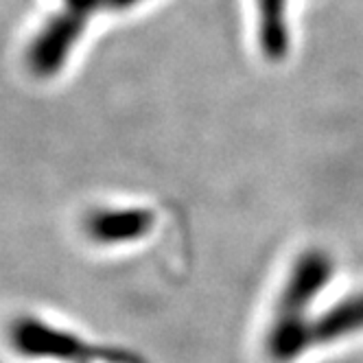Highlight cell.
<instances>
[{"instance_id": "7a4b0ae2", "label": "cell", "mask_w": 363, "mask_h": 363, "mask_svg": "<svg viewBox=\"0 0 363 363\" xmlns=\"http://www.w3.org/2000/svg\"><path fill=\"white\" fill-rule=\"evenodd\" d=\"M143 0H66L64 9L50 18L29 48V66L40 77H53L68 62L88 27V20L101 11H125Z\"/></svg>"}, {"instance_id": "5b68a950", "label": "cell", "mask_w": 363, "mask_h": 363, "mask_svg": "<svg viewBox=\"0 0 363 363\" xmlns=\"http://www.w3.org/2000/svg\"><path fill=\"white\" fill-rule=\"evenodd\" d=\"M363 330V291L330 306L326 313L313 320L311 344H330Z\"/></svg>"}, {"instance_id": "8992f818", "label": "cell", "mask_w": 363, "mask_h": 363, "mask_svg": "<svg viewBox=\"0 0 363 363\" xmlns=\"http://www.w3.org/2000/svg\"><path fill=\"white\" fill-rule=\"evenodd\" d=\"M258 7V44L263 55L280 62L289 50L287 0H256Z\"/></svg>"}, {"instance_id": "6da1fadb", "label": "cell", "mask_w": 363, "mask_h": 363, "mask_svg": "<svg viewBox=\"0 0 363 363\" xmlns=\"http://www.w3.org/2000/svg\"><path fill=\"white\" fill-rule=\"evenodd\" d=\"M330 278L333 261L322 250H308L294 265L265 335V352L274 363H289L313 348L311 344L313 322L308 320V308Z\"/></svg>"}, {"instance_id": "3957f363", "label": "cell", "mask_w": 363, "mask_h": 363, "mask_svg": "<svg viewBox=\"0 0 363 363\" xmlns=\"http://www.w3.org/2000/svg\"><path fill=\"white\" fill-rule=\"evenodd\" d=\"M11 342L18 352L27 357H46V359H60L66 363H136L129 354L110 350V348H96L74 335L57 330L53 326H46L38 320H18L11 330Z\"/></svg>"}, {"instance_id": "277c9868", "label": "cell", "mask_w": 363, "mask_h": 363, "mask_svg": "<svg viewBox=\"0 0 363 363\" xmlns=\"http://www.w3.org/2000/svg\"><path fill=\"white\" fill-rule=\"evenodd\" d=\"M155 215L143 208L101 211L90 217L88 232L101 243H127L143 239L153 228Z\"/></svg>"}]
</instances>
